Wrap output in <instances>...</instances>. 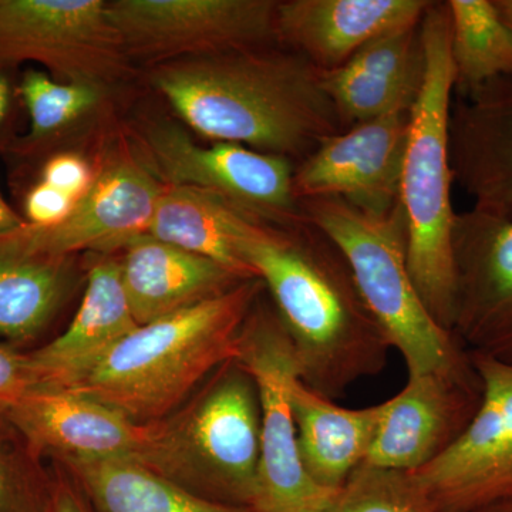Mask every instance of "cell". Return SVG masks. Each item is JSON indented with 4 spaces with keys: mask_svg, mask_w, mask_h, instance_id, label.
I'll return each instance as SVG.
<instances>
[{
    "mask_svg": "<svg viewBox=\"0 0 512 512\" xmlns=\"http://www.w3.org/2000/svg\"><path fill=\"white\" fill-rule=\"evenodd\" d=\"M483 386L456 443L412 476L439 512H476L512 500V365L471 353Z\"/></svg>",
    "mask_w": 512,
    "mask_h": 512,
    "instance_id": "cell-10",
    "label": "cell"
},
{
    "mask_svg": "<svg viewBox=\"0 0 512 512\" xmlns=\"http://www.w3.org/2000/svg\"><path fill=\"white\" fill-rule=\"evenodd\" d=\"M120 265L124 291L138 326L220 296L248 281L218 262L148 234L127 245Z\"/></svg>",
    "mask_w": 512,
    "mask_h": 512,
    "instance_id": "cell-20",
    "label": "cell"
},
{
    "mask_svg": "<svg viewBox=\"0 0 512 512\" xmlns=\"http://www.w3.org/2000/svg\"><path fill=\"white\" fill-rule=\"evenodd\" d=\"M23 62L99 89L123 76L128 56L104 0H0V70Z\"/></svg>",
    "mask_w": 512,
    "mask_h": 512,
    "instance_id": "cell-9",
    "label": "cell"
},
{
    "mask_svg": "<svg viewBox=\"0 0 512 512\" xmlns=\"http://www.w3.org/2000/svg\"><path fill=\"white\" fill-rule=\"evenodd\" d=\"M476 512H512V500H507L503 501V503L490 505V507L483 508V510Z\"/></svg>",
    "mask_w": 512,
    "mask_h": 512,
    "instance_id": "cell-37",
    "label": "cell"
},
{
    "mask_svg": "<svg viewBox=\"0 0 512 512\" xmlns=\"http://www.w3.org/2000/svg\"><path fill=\"white\" fill-rule=\"evenodd\" d=\"M19 94L30 117V133L23 143L29 148L56 136L99 100L97 87L59 82L39 70L25 73Z\"/></svg>",
    "mask_w": 512,
    "mask_h": 512,
    "instance_id": "cell-27",
    "label": "cell"
},
{
    "mask_svg": "<svg viewBox=\"0 0 512 512\" xmlns=\"http://www.w3.org/2000/svg\"><path fill=\"white\" fill-rule=\"evenodd\" d=\"M137 328L124 291L120 262L94 266L82 305L69 328L59 338L29 353L40 384L64 389Z\"/></svg>",
    "mask_w": 512,
    "mask_h": 512,
    "instance_id": "cell-21",
    "label": "cell"
},
{
    "mask_svg": "<svg viewBox=\"0 0 512 512\" xmlns=\"http://www.w3.org/2000/svg\"><path fill=\"white\" fill-rule=\"evenodd\" d=\"M241 215L242 210L210 192L164 187L147 234L252 279L235 247Z\"/></svg>",
    "mask_w": 512,
    "mask_h": 512,
    "instance_id": "cell-24",
    "label": "cell"
},
{
    "mask_svg": "<svg viewBox=\"0 0 512 512\" xmlns=\"http://www.w3.org/2000/svg\"><path fill=\"white\" fill-rule=\"evenodd\" d=\"M67 288V259L0 252V335L15 342L40 332Z\"/></svg>",
    "mask_w": 512,
    "mask_h": 512,
    "instance_id": "cell-26",
    "label": "cell"
},
{
    "mask_svg": "<svg viewBox=\"0 0 512 512\" xmlns=\"http://www.w3.org/2000/svg\"><path fill=\"white\" fill-rule=\"evenodd\" d=\"M26 224L28 222L16 214L0 195V237L12 234V232L18 231L19 228L25 227Z\"/></svg>",
    "mask_w": 512,
    "mask_h": 512,
    "instance_id": "cell-34",
    "label": "cell"
},
{
    "mask_svg": "<svg viewBox=\"0 0 512 512\" xmlns=\"http://www.w3.org/2000/svg\"><path fill=\"white\" fill-rule=\"evenodd\" d=\"M76 202L64 192L40 181L26 194L23 204L26 222L36 227L59 224L72 212Z\"/></svg>",
    "mask_w": 512,
    "mask_h": 512,
    "instance_id": "cell-32",
    "label": "cell"
},
{
    "mask_svg": "<svg viewBox=\"0 0 512 512\" xmlns=\"http://www.w3.org/2000/svg\"><path fill=\"white\" fill-rule=\"evenodd\" d=\"M495 8L512 30V0H493Z\"/></svg>",
    "mask_w": 512,
    "mask_h": 512,
    "instance_id": "cell-36",
    "label": "cell"
},
{
    "mask_svg": "<svg viewBox=\"0 0 512 512\" xmlns=\"http://www.w3.org/2000/svg\"><path fill=\"white\" fill-rule=\"evenodd\" d=\"M12 84L5 70H0V128L8 120L10 109H12Z\"/></svg>",
    "mask_w": 512,
    "mask_h": 512,
    "instance_id": "cell-35",
    "label": "cell"
},
{
    "mask_svg": "<svg viewBox=\"0 0 512 512\" xmlns=\"http://www.w3.org/2000/svg\"><path fill=\"white\" fill-rule=\"evenodd\" d=\"M29 451L66 461L130 460L146 466L156 423L137 424L96 400L37 387L2 413Z\"/></svg>",
    "mask_w": 512,
    "mask_h": 512,
    "instance_id": "cell-16",
    "label": "cell"
},
{
    "mask_svg": "<svg viewBox=\"0 0 512 512\" xmlns=\"http://www.w3.org/2000/svg\"><path fill=\"white\" fill-rule=\"evenodd\" d=\"M275 0H114L107 13L128 59L163 64L259 49L276 39Z\"/></svg>",
    "mask_w": 512,
    "mask_h": 512,
    "instance_id": "cell-8",
    "label": "cell"
},
{
    "mask_svg": "<svg viewBox=\"0 0 512 512\" xmlns=\"http://www.w3.org/2000/svg\"><path fill=\"white\" fill-rule=\"evenodd\" d=\"M238 360L254 377L261 406L258 476L249 510L326 512L338 491L316 484L299 456L289 400V384L299 376L291 339L275 311L258 301L242 326Z\"/></svg>",
    "mask_w": 512,
    "mask_h": 512,
    "instance_id": "cell-7",
    "label": "cell"
},
{
    "mask_svg": "<svg viewBox=\"0 0 512 512\" xmlns=\"http://www.w3.org/2000/svg\"><path fill=\"white\" fill-rule=\"evenodd\" d=\"M289 400L303 468L320 487L339 491L369 457L380 404L346 409L313 392L299 376L289 384Z\"/></svg>",
    "mask_w": 512,
    "mask_h": 512,
    "instance_id": "cell-22",
    "label": "cell"
},
{
    "mask_svg": "<svg viewBox=\"0 0 512 512\" xmlns=\"http://www.w3.org/2000/svg\"><path fill=\"white\" fill-rule=\"evenodd\" d=\"M453 264L454 336L468 352L512 365V218L457 212Z\"/></svg>",
    "mask_w": 512,
    "mask_h": 512,
    "instance_id": "cell-13",
    "label": "cell"
},
{
    "mask_svg": "<svg viewBox=\"0 0 512 512\" xmlns=\"http://www.w3.org/2000/svg\"><path fill=\"white\" fill-rule=\"evenodd\" d=\"M301 210L345 256L363 301L392 349L402 353L409 376L466 362L468 350L433 319L414 286L400 202L384 215L339 198L303 200Z\"/></svg>",
    "mask_w": 512,
    "mask_h": 512,
    "instance_id": "cell-5",
    "label": "cell"
},
{
    "mask_svg": "<svg viewBox=\"0 0 512 512\" xmlns=\"http://www.w3.org/2000/svg\"><path fill=\"white\" fill-rule=\"evenodd\" d=\"M46 512H92L76 484L59 480L49 487Z\"/></svg>",
    "mask_w": 512,
    "mask_h": 512,
    "instance_id": "cell-33",
    "label": "cell"
},
{
    "mask_svg": "<svg viewBox=\"0 0 512 512\" xmlns=\"http://www.w3.org/2000/svg\"><path fill=\"white\" fill-rule=\"evenodd\" d=\"M235 247L271 293L309 389L335 402L386 369L392 346L345 256L319 228L306 218L272 224L242 211Z\"/></svg>",
    "mask_w": 512,
    "mask_h": 512,
    "instance_id": "cell-1",
    "label": "cell"
},
{
    "mask_svg": "<svg viewBox=\"0 0 512 512\" xmlns=\"http://www.w3.org/2000/svg\"><path fill=\"white\" fill-rule=\"evenodd\" d=\"M448 136L454 183L477 210L512 218V77L461 94Z\"/></svg>",
    "mask_w": 512,
    "mask_h": 512,
    "instance_id": "cell-17",
    "label": "cell"
},
{
    "mask_svg": "<svg viewBox=\"0 0 512 512\" xmlns=\"http://www.w3.org/2000/svg\"><path fill=\"white\" fill-rule=\"evenodd\" d=\"M481 397L483 386L471 355L460 365L409 376L396 396L380 403L366 463L407 473L433 463L467 429Z\"/></svg>",
    "mask_w": 512,
    "mask_h": 512,
    "instance_id": "cell-12",
    "label": "cell"
},
{
    "mask_svg": "<svg viewBox=\"0 0 512 512\" xmlns=\"http://www.w3.org/2000/svg\"><path fill=\"white\" fill-rule=\"evenodd\" d=\"M92 512H251L191 493L137 461H66Z\"/></svg>",
    "mask_w": 512,
    "mask_h": 512,
    "instance_id": "cell-23",
    "label": "cell"
},
{
    "mask_svg": "<svg viewBox=\"0 0 512 512\" xmlns=\"http://www.w3.org/2000/svg\"><path fill=\"white\" fill-rule=\"evenodd\" d=\"M410 111L397 110L326 138L293 173L298 201L339 198L384 215L399 205Z\"/></svg>",
    "mask_w": 512,
    "mask_h": 512,
    "instance_id": "cell-14",
    "label": "cell"
},
{
    "mask_svg": "<svg viewBox=\"0 0 512 512\" xmlns=\"http://www.w3.org/2000/svg\"><path fill=\"white\" fill-rule=\"evenodd\" d=\"M446 5L458 94L512 77V30L493 0H448Z\"/></svg>",
    "mask_w": 512,
    "mask_h": 512,
    "instance_id": "cell-25",
    "label": "cell"
},
{
    "mask_svg": "<svg viewBox=\"0 0 512 512\" xmlns=\"http://www.w3.org/2000/svg\"><path fill=\"white\" fill-rule=\"evenodd\" d=\"M153 83L201 136L303 160L345 130L322 72L295 52L234 50L158 64Z\"/></svg>",
    "mask_w": 512,
    "mask_h": 512,
    "instance_id": "cell-2",
    "label": "cell"
},
{
    "mask_svg": "<svg viewBox=\"0 0 512 512\" xmlns=\"http://www.w3.org/2000/svg\"><path fill=\"white\" fill-rule=\"evenodd\" d=\"M429 0H285L276 39L322 73L339 69L377 37L417 26Z\"/></svg>",
    "mask_w": 512,
    "mask_h": 512,
    "instance_id": "cell-18",
    "label": "cell"
},
{
    "mask_svg": "<svg viewBox=\"0 0 512 512\" xmlns=\"http://www.w3.org/2000/svg\"><path fill=\"white\" fill-rule=\"evenodd\" d=\"M262 282L248 279L171 313L117 343L67 392L96 400L137 424L163 421L198 383L238 359L239 336Z\"/></svg>",
    "mask_w": 512,
    "mask_h": 512,
    "instance_id": "cell-3",
    "label": "cell"
},
{
    "mask_svg": "<svg viewBox=\"0 0 512 512\" xmlns=\"http://www.w3.org/2000/svg\"><path fill=\"white\" fill-rule=\"evenodd\" d=\"M42 181L77 201L90 190L94 177L90 165L82 158L60 154L45 164Z\"/></svg>",
    "mask_w": 512,
    "mask_h": 512,
    "instance_id": "cell-31",
    "label": "cell"
},
{
    "mask_svg": "<svg viewBox=\"0 0 512 512\" xmlns=\"http://www.w3.org/2000/svg\"><path fill=\"white\" fill-rule=\"evenodd\" d=\"M259 447L258 389L235 359L215 370L187 409L156 423L146 467L202 498L249 510Z\"/></svg>",
    "mask_w": 512,
    "mask_h": 512,
    "instance_id": "cell-6",
    "label": "cell"
},
{
    "mask_svg": "<svg viewBox=\"0 0 512 512\" xmlns=\"http://www.w3.org/2000/svg\"><path fill=\"white\" fill-rule=\"evenodd\" d=\"M420 23L377 37L339 69L322 73L343 127L412 110L424 76Z\"/></svg>",
    "mask_w": 512,
    "mask_h": 512,
    "instance_id": "cell-19",
    "label": "cell"
},
{
    "mask_svg": "<svg viewBox=\"0 0 512 512\" xmlns=\"http://www.w3.org/2000/svg\"><path fill=\"white\" fill-rule=\"evenodd\" d=\"M326 512H439L412 473L362 464Z\"/></svg>",
    "mask_w": 512,
    "mask_h": 512,
    "instance_id": "cell-28",
    "label": "cell"
},
{
    "mask_svg": "<svg viewBox=\"0 0 512 512\" xmlns=\"http://www.w3.org/2000/svg\"><path fill=\"white\" fill-rule=\"evenodd\" d=\"M5 440L0 430V512H46L49 488L42 491L36 487Z\"/></svg>",
    "mask_w": 512,
    "mask_h": 512,
    "instance_id": "cell-29",
    "label": "cell"
},
{
    "mask_svg": "<svg viewBox=\"0 0 512 512\" xmlns=\"http://www.w3.org/2000/svg\"><path fill=\"white\" fill-rule=\"evenodd\" d=\"M164 187L137 165H113L94 178L59 224H26L0 237V252L62 258L80 251H114L147 234Z\"/></svg>",
    "mask_w": 512,
    "mask_h": 512,
    "instance_id": "cell-15",
    "label": "cell"
},
{
    "mask_svg": "<svg viewBox=\"0 0 512 512\" xmlns=\"http://www.w3.org/2000/svg\"><path fill=\"white\" fill-rule=\"evenodd\" d=\"M420 33L424 76L410 111L399 202L406 220L407 265L414 286L433 319L453 333V231L457 212L451 202L454 175L448 124L456 73L446 2L430 3L421 19Z\"/></svg>",
    "mask_w": 512,
    "mask_h": 512,
    "instance_id": "cell-4",
    "label": "cell"
},
{
    "mask_svg": "<svg viewBox=\"0 0 512 512\" xmlns=\"http://www.w3.org/2000/svg\"><path fill=\"white\" fill-rule=\"evenodd\" d=\"M40 386L42 384L29 353L23 355L0 343V413L15 406Z\"/></svg>",
    "mask_w": 512,
    "mask_h": 512,
    "instance_id": "cell-30",
    "label": "cell"
},
{
    "mask_svg": "<svg viewBox=\"0 0 512 512\" xmlns=\"http://www.w3.org/2000/svg\"><path fill=\"white\" fill-rule=\"evenodd\" d=\"M146 141L151 160L170 187L210 192L272 224L305 220L293 188L295 168L289 158L241 144L202 147L171 124L150 128Z\"/></svg>",
    "mask_w": 512,
    "mask_h": 512,
    "instance_id": "cell-11",
    "label": "cell"
}]
</instances>
